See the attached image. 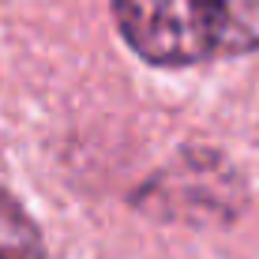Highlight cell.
<instances>
[{
    "label": "cell",
    "instance_id": "1",
    "mask_svg": "<svg viewBox=\"0 0 259 259\" xmlns=\"http://www.w3.org/2000/svg\"><path fill=\"white\" fill-rule=\"evenodd\" d=\"M113 19L124 41L158 68L259 49V0H113Z\"/></svg>",
    "mask_w": 259,
    "mask_h": 259
},
{
    "label": "cell",
    "instance_id": "2",
    "mask_svg": "<svg viewBox=\"0 0 259 259\" xmlns=\"http://www.w3.org/2000/svg\"><path fill=\"white\" fill-rule=\"evenodd\" d=\"M0 259H46V244L34 218L4 188H0Z\"/></svg>",
    "mask_w": 259,
    "mask_h": 259
}]
</instances>
